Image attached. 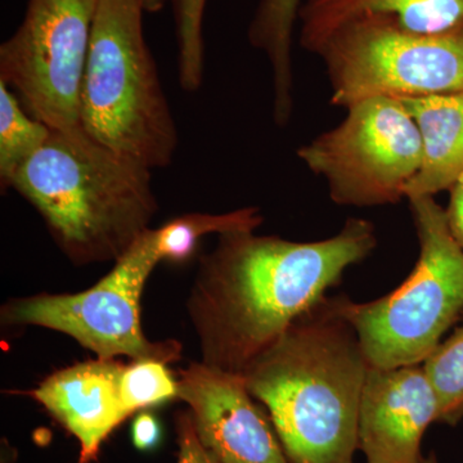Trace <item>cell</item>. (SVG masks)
Listing matches in <instances>:
<instances>
[{"mask_svg": "<svg viewBox=\"0 0 463 463\" xmlns=\"http://www.w3.org/2000/svg\"><path fill=\"white\" fill-rule=\"evenodd\" d=\"M368 14L388 17L410 32L443 33L463 25V0H304L300 45L316 54L335 30Z\"/></svg>", "mask_w": 463, "mask_h": 463, "instance_id": "13", "label": "cell"}, {"mask_svg": "<svg viewBox=\"0 0 463 463\" xmlns=\"http://www.w3.org/2000/svg\"><path fill=\"white\" fill-rule=\"evenodd\" d=\"M141 0H99L81 81L80 127L148 169L173 163L178 130L143 33Z\"/></svg>", "mask_w": 463, "mask_h": 463, "instance_id": "4", "label": "cell"}, {"mask_svg": "<svg viewBox=\"0 0 463 463\" xmlns=\"http://www.w3.org/2000/svg\"><path fill=\"white\" fill-rule=\"evenodd\" d=\"M331 103L405 99L463 91V25L448 32H410L388 17L347 21L323 42Z\"/></svg>", "mask_w": 463, "mask_h": 463, "instance_id": "6", "label": "cell"}, {"mask_svg": "<svg viewBox=\"0 0 463 463\" xmlns=\"http://www.w3.org/2000/svg\"><path fill=\"white\" fill-rule=\"evenodd\" d=\"M99 0H27L0 47V81L52 129L80 127L81 81Z\"/></svg>", "mask_w": 463, "mask_h": 463, "instance_id": "9", "label": "cell"}, {"mask_svg": "<svg viewBox=\"0 0 463 463\" xmlns=\"http://www.w3.org/2000/svg\"><path fill=\"white\" fill-rule=\"evenodd\" d=\"M176 435L179 446L176 463H221L201 441L190 411L176 417Z\"/></svg>", "mask_w": 463, "mask_h": 463, "instance_id": "21", "label": "cell"}, {"mask_svg": "<svg viewBox=\"0 0 463 463\" xmlns=\"http://www.w3.org/2000/svg\"><path fill=\"white\" fill-rule=\"evenodd\" d=\"M368 368L337 297L298 317L242 376L289 462L354 463Z\"/></svg>", "mask_w": 463, "mask_h": 463, "instance_id": "2", "label": "cell"}, {"mask_svg": "<svg viewBox=\"0 0 463 463\" xmlns=\"http://www.w3.org/2000/svg\"><path fill=\"white\" fill-rule=\"evenodd\" d=\"M9 190L32 203L65 257L79 267L118 261L158 210L152 170L91 138L52 129Z\"/></svg>", "mask_w": 463, "mask_h": 463, "instance_id": "3", "label": "cell"}, {"mask_svg": "<svg viewBox=\"0 0 463 463\" xmlns=\"http://www.w3.org/2000/svg\"><path fill=\"white\" fill-rule=\"evenodd\" d=\"M206 0H174L176 42H178V78L183 90H200L205 70V45L203 24Z\"/></svg>", "mask_w": 463, "mask_h": 463, "instance_id": "19", "label": "cell"}, {"mask_svg": "<svg viewBox=\"0 0 463 463\" xmlns=\"http://www.w3.org/2000/svg\"><path fill=\"white\" fill-rule=\"evenodd\" d=\"M52 128L26 111L8 85L0 81V185L8 191L18 169L42 147Z\"/></svg>", "mask_w": 463, "mask_h": 463, "instance_id": "17", "label": "cell"}, {"mask_svg": "<svg viewBox=\"0 0 463 463\" xmlns=\"http://www.w3.org/2000/svg\"><path fill=\"white\" fill-rule=\"evenodd\" d=\"M143 8H145L146 12H158L164 8L165 5L166 0H141Z\"/></svg>", "mask_w": 463, "mask_h": 463, "instance_id": "24", "label": "cell"}, {"mask_svg": "<svg viewBox=\"0 0 463 463\" xmlns=\"http://www.w3.org/2000/svg\"><path fill=\"white\" fill-rule=\"evenodd\" d=\"M121 401L127 412L178 398V380L174 379L164 362H133L125 365L120 380Z\"/></svg>", "mask_w": 463, "mask_h": 463, "instance_id": "20", "label": "cell"}, {"mask_svg": "<svg viewBox=\"0 0 463 463\" xmlns=\"http://www.w3.org/2000/svg\"><path fill=\"white\" fill-rule=\"evenodd\" d=\"M346 118L298 149L341 206L392 205L421 165V138L401 99L377 97L349 106Z\"/></svg>", "mask_w": 463, "mask_h": 463, "instance_id": "8", "label": "cell"}, {"mask_svg": "<svg viewBox=\"0 0 463 463\" xmlns=\"http://www.w3.org/2000/svg\"><path fill=\"white\" fill-rule=\"evenodd\" d=\"M438 401L422 364L368 368L359 407L358 447L367 463H430L422 458Z\"/></svg>", "mask_w": 463, "mask_h": 463, "instance_id": "11", "label": "cell"}, {"mask_svg": "<svg viewBox=\"0 0 463 463\" xmlns=\"http://www.w3.org/2000/svg\"><path fill=\"white\" fill-rule=\"evenodd\" d=\"M438 401V422L455 425L463 417V327L439 344L422 364Z\"/></svg>", "mask_w": 463, "mask_h": 463, "instance_id": "18", "label": "cell"}, {"mask_svg": "<svg viewBox=\"0 0 463 463\" xmlns=\"http://www.w3.org/2000/svg\"><path fill=\"white\" fill-rule=\"evenodd\" d=\"M446 216L453 239L463 250V176L450 188V199L446 209Z\"/></svg>", "mask_w": 463, "mask_h": 463, "instance_id": "22", "label": "cell"}, {"mask_svg": "<svg viewBox=\"0 0 463 463\" xmlns=\"http://www.w3.org/2000/svg\"><path fill=\"white\" fill-rule=\"evenodd\" d=\"M258 207L250 206L224 214L190 213L173 218L157 228V250L161 261L184 263L194 257L199 241L209 234L257 231L263 223Z\"/></svg>", "mask_w": 463, "mask_h": 463, "instance_id": "16", "label": "cell"}, {"mask_svg": "<svg viewBox=\"0 0 463 463\" xmlns=\"http://www.w3.org/2000/svg\"><path fill=\"white\" fill-rule=\"evenodd\" d=\"M304 0H259L249 27V42L263 52L272 72L273 118L288 124L294 112L292 42Z\"/></svg>", "mask_w": 463, "mask_h": 463, "instance_id": "15", "label": "cell"}, {"mask_svg": "<svg viewBox=\"0 0 463 463\" xmlns=\"http://www.w3.org/2000/svg\"><path fill=\"white\" fill-rule=\"evenodd\" d=\"M125 365L94 359L52 373L30 392L80 444L79 463L96 458L105 439L129 413L121 401Z\"/></svg>", "mask_w": 463, "mask_h": 463, "instance_id": "12", "label": "cell"}, {"mask_svg": "<svg viewBox=\"0 0 463 463\" xmlns=\"http://www.w3.org/2000/svg\"><path fill=\"white\" fill-rule=\"evenodd\" d=\"M178 398L190 407L201 441L219 462L291 463L242 374L192 362L179 374Z\"/></svg>", "mask_w": 463, "mask_h": 463, "instance_id": "10", "label": "cell"}, {"mask_svg": "<svg viewBox=\"0 0 463 463\" xmlns=\"http://www.w3.org/2000/svg\"><path fill=\"white\" fill-rule=\"evenodd\" d=\"M401 100L421 138V165L405 199L435 197L463 176V91Z\"/></svg>", "mask_w": 463, "mask_h": 463, "instance_id": "14", "label": "cell"}, {"mask_svg": "<svg viewBox=\"0 0 463 463\" xmlns=\"http://www.w3.org/2000/svg\"><path fill=\"white\" fill-rule=\"evenodd\" d=\"M420 255L392 294L356 304L340 297L370 367L422 364L463 310V250L435 197L410 199Z\"/></svg>", "mask_w": 463, "mask_h": 463, "instance_id": "5", "label": "cell"}, {"mask_svg": "<svg viewBox=\"0 0 463 463\" xmlns=\"http://www.w3.org/2000/svg\"><path fill=\"white\" fill-rule=\"evenodd\" d=\"M373 224L349 219L330 239L295 242L255 231L219 234L200 258L187 312L201 362L243 374L292 322L376 249Z\"/></svg>", "mask_w": 463, "mask_h": 463, "instance_id": "1", "label": "cell"}, {"mask_svg": "<svg viewBox=\"0 0 463 463\" xmlns=\"http://www.w3.org/2000/svg\"><path fill=\"white\" fill-rule=\"evenodd\" d=\"M160 261L156 230L151 228L90 288L12 298L2 307V322L62 332L99 359L128 356L133 362L151 359L166 364L179 361V341L148 340L142 327L143 289Z\"/></svg>", "mask_w": 463, "mask_h": 463, "instance_id": "7", "label": "cell"}, {"mask_svg": "<svg viewBox=\"0 0 463 463\" xmlns=\"http://www.w3.org/2000/svg\"><path fill=\"white\" fill-rule=\"evenodd\" d=\"M160 438V426L156 420L148 413L137 417L133 425V440L139 449H149L156 446Z\"/></svg>", "mask_w": 463, "mask_h": 463, "instance_id": "23", "label": "cell"}]
</instances>
